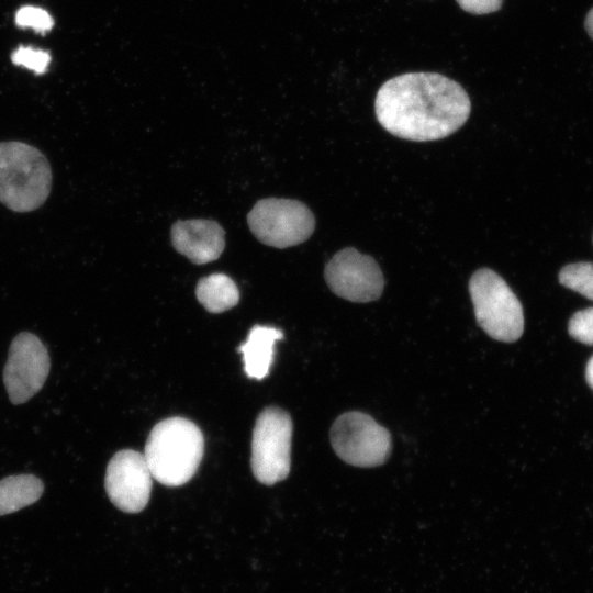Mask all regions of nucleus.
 Wrapping results in <instances>:
<instances>
[{
  "label": "nucleus",
  "instance_id": "1",
  "mask_svg": "<svg viewBox=\"0 0 593 593\" xmlns=\"http://www.w3.org/2000/svg\"><path fill=\"white\" fill-rule=\"evenodd\" d=\"M376 116L390 134L414 142L445 138L468 120L471 102L455 80L437 72H407L377 92Z\"/></svg>",
  "mask_w": 593,
  "mask_h": 593
},
{
  "label": "nucleus",
  "instance_id": "2",
  "mask_svg": "<svg viewBox=\"0 0 593 593\" xmlns=\"http://www.w3.org/2000/svg\"><path fill=\"white\" fill-rule=\"evenodd\" d=\"M203 447V435L193 422L170 417L154 426L144 457L156 481L167 486H179L197 472Z\"/></svg>",
  "mask_w": 593,
  "mask_h": 593
},
{
  "label": "nucleus",
  "instance_id": "3",
  "mask_svg": "<svg viewBox=\"0 0 593 593\" xmlns=\"http://www.w3.org/2000/svg\"><path fill=\"white\" fill-rule=\"evenodd\" d=\"M52 189L47 158L36 147L0 142V202L13 212H31L44 204Z\"/></svg>",
  "mask_w": 593,
  "mask_h": 593
},
{
  "label": "nucleus",
  "instance_id": "4",
  "mask_svg": "<svg viewBox=\"0 0 593 593\" xmlns=\"http://www.w3.org/2000/svg\"><path fill=\"white\" fill-rule=\"evenodd\" d=\"M479 326L493 339L512 343L524 332L523 306L505 280L490 268L472 273L468 284Z\"/></svg>",
  "mask_w": 593,
  "mask_h": 593
},
{
  "label": "nucleus",
  "instance_id": "5",
  "mask_svg": "<svg viewBox=\"0 0 593 593\" xmlns=\"http://www.w3.org/2000/svg\"><path fill=\"white\" fill-rule=\"evenodd\" d=\"M331 444L342 460L361 468L383 465L392 449L389 430L358 411L346 412L336 418L331 428Z\"/></svg>",
  "mask_w": 593,
  "mask_h": 593
},
{
  "label": "nucleus",
  "instance_id": "6",
  "mask_svg": "<svg viewBox=\"0 0 593 593\" xmlns=\"http://www.w3.org/2000/svg\"><path fill=\"white\" fill-rule=\"evenodd\" d=\"M247 223L258 240L276 248L301 244L315 228L314 215L304 203L277 198L259 200L248 213Z\"/></svg>",
  "mask_w": 593,
  "mask_h": 593
},
{
  "label": "nucleus",
  "instance_id": "7",
  "mask_svg": "<svg viewBox=\"0 0 593 593\" xmlns=\"http://www.w3.org/2000/svg\"><path fill=\"white\" fill-rule=\"evenodd\" d=\"M292 421L279 407H267L257 417L251 441V470L255 478L271 485L290 471Z\"/></svg>",
  "mask_w": 593,
  "mask_h": 593
},
{
  "label": "nucleus",
  "instance_id": "8",
  "mask_svg": "<svg viewBox=\"0 0 593 593\" xmlns=\"http://www.w3.org/2000/svg\"><path fill=\"white\" fill-rule=\"evenodd\" d=\"M324 277L333 293L351 302L376 301L384 289V277L378 262L353 247H346L332 257Z\"/></svg>",
  "mask_w": 593,
  "mask_h": 593
},
{
  "label": "nucleus",
  "instance_id": "9",
  "mask_svg": "<svg viewBox=\"0 0 593 593\" xmlns=\"http://www.w3.org/2000/svg\"><path fill=\"white\" fill-rule=\"evenodd\" d=\"M51 359L41 339L30 333L18 334L9 348L3 382L13 404H22L35 395L46 381Z\"/></svg>",
  "mask_w": 593,
  "mask_h": 593
},
{
  "label": "nucleus",
  "instance_id": "10",
  "mask_svg": "<svg viewBox=\"0 0 593 593\" xmlns=\"http://www.w3.org/2000/svg\"><path fill=\"white\" fill-rule=\"evenodd\" d=\"M152 473L143 454L124 449L109 461L104 486L110 501L121 511L138 513L148 503Z\"/></svg>",
  "mask_w": 593,
  "mask_h": 593
},
{
  "label": "nucleus",
  "instance_id": "11",
  "mask_svg": "<svg viewBox=\"0 0 593 593\" xmlns=\"http://www.w3.org/2000/svg\"><path fill=\"white\" fill-rule=\"evenodd\" d=\"M224 230L215 221H178L171 227L175 249L197 265L216 260L225 246Z\"/></svg>",
  "mask_w": 593,
  "mask_h": 593
},
{
  "label": "nucleus",
  "instance_id": "12",
  "mask_svg": "<svg viewBox=\"0 0 593 593\" xmlns=\"http://www.w3.org/2000/svg\"><path fill=\"white\" fill-rule=\"evenodd\" d=\"M282 337V331L271 326L255 325L249 331L247 339L238 347L243 355L244 370L249 378L261 380L268 374L275 344Z\"/></svg>",
  "mask_w": 593,
  "mask_h": 593
},
{
  "label": "nucleus",
  "instance_id": "13",
  "mask_svg": "<svg viewBox=\"0 0 593 593\" xmlns=\"http://www.w3.org/2000/svg\"><path fill=\"white\" fill-rule=\"evenodd\" d=\"M43 492L42 480L33 474L10 475L0 480V516L35 503Z\"/></svg>",
  "mask_w": 593,
  "mask_h": 593
},
{
  "label": "nucleus",
  "instance_id": "14",
  "mask_svg": "<svg viewBox=\"0 0 593 593\" xmlns=\"http://www.w3.org/2000/svg\"><path fill=\"white\" fill-rule=\"evenodd\" d=\"M199 302L211 313H222L239 301L235 282L224 273H213L199 280L195 287Z\"/></svg>",
  "mask_w": 593,
  "mask_h": 593
},
{
  "label": "nucleus",
  "instance_id": "15",
  "mask_svg": "<svg viewBox=\"0 0 593 593\" xmlns=\"http://www.w3.org/2000/svg\"><path fill=\"white\" fill-rule=\"evenodd\" d=\"M559 282L593 301V262L580 261L564 266L559 272Z\"/></svg>",
  "mask_w": 593,
  "mask_h": 593
},
{
  "label": "nucleus",
  "instance_id": "16",
  "mask_svg": "<svg viewBox=\"0 0 593 593\" xmlns=\"http://www.w3.org/2000/svg\"><path fill=\"white\" fill-rule=\"evenodd\" d=\"M15 24L21 29H33L35 32L44 35L54 26V20L42 8L23 5L15 13Z\"/></svg>",
  "mask_w": 593,
  "mask_h": 593
},
{
  "label": "nucleus",
  "instance_id": "17",
  "mask_svg": "<svg viewBox=\"0 0 593 593\" xmlns=\"http://www.w3.org/2000/svg\"><path fill=\"white\" fill-rule=\"evenodd\" d=\"M51 59L48 52L30 46H20L11 54L14 65L26 67L36 75L46 72Z\"/></svg>",
  "mask_w": 593,
  "mask_h": 593
},
{
  "label": "nucleus",
  "instance_id": "18",
  "mask_svg": "<svg viewBox=\"0 0 593 593\" xmlns=\"http://www.w3.org/2000/svg\"><path fill=\"white\" fill-rule=\"evenodd\" d=\"M568 331L575 340L593 346V306L575 312L569 321Z\"/></svg>",
  "mask_w": 593,
  "mask_h": 593
},
{
  "label": "nucleus",
  "instance_id": "19",
  "mask_svg": "<svg viewBox=\"0 0 593 593\" xmlns=\"http://www.w3.org/2000/svg\"><path fill=\"white\" fill-rule=\"evenodd\" d=\"M459 7L472 14H488L501 9L503 0H456Z\"/></svg>",
  "mask_w": 593,
  "mask_h": 593
},
{
  "label": "nucleus",
  "instance_id": "20",
  "mask_svg": "<svg viewBox=\"0 0 593 593\" xmlns=\"http://www.w3.org/2000/svg\"><path fill=\"white\" fill-rule=\"evenodd\" d=\"M585 378L589 385L593 389V356L589 359L585 370Z\"/></svg>",
  "mask_w": 593,
  "mask_h": 593
},
{
  "label": "nucleus",
  "instance_id": "21",
  "mask_svg": "<svg viewBox=\"0 0 593 593\" xmlns=\"http://www.w3.org/2000/svg\"><path fill=\"white\" fill-rule=\"evenodd\" d=\"M585 30L589 33V35L593 38V8L586 15Z\"/></svg>",
  "mask_w": 593,
  "mask_h": 593
}]
</instances>
